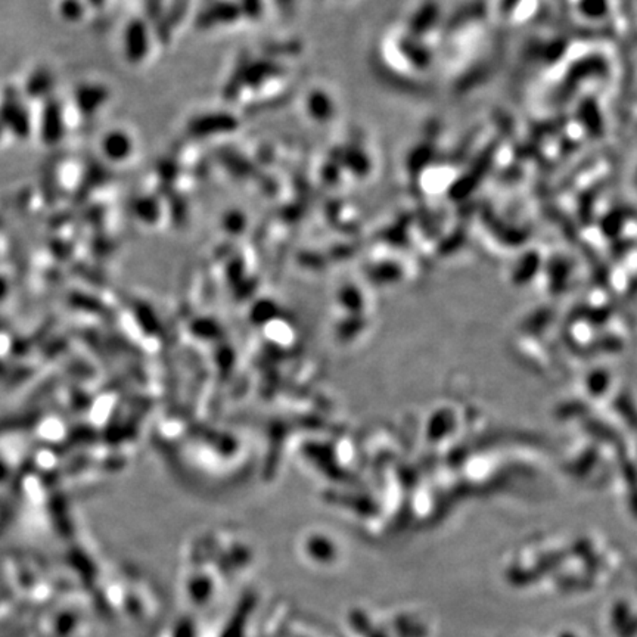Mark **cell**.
<instances>
[{
	"instance_id": "1",
	"label": "cell",
	"mask_w": 637,
	"mask_h": 637,
	"mask_svg": "<svg viewBox=\"0 0 637 637\" xmlns=\"http://www.w3.org/2000/svg\"><path fill=\"white\" fill-rule=\"evenodd\" d=\"M0 125L18 139H27L33 132L30 111L15 89L5 92L0 102Z\"/></svg>"
},
{
	"instance_id": "2",
	"label": "cell",
	"mask_w": 637,
	"mask_h": 637,
	"mask_svg": "<svg viewBox=\"0 0 637 637\" xmlns=\"http://www.w3.org/2000/svg\"><path fill=\"white\" fill-rule=\"evenodd\" d=\"M67 132L64 108L55 98L45 100L38 122V136L45 147H58Z\"/></svg>"
},
{
	"instance_id": "3",
	"label": "cell",
	"mask_w": 637,
	"mask_h": 637,
	"mask_svg": "<svg viewBox=\"0 0 637 637\" xmlns=\"http://www.w3.org/2000/svg\"><path fill=\"white\" fill-rule=\"evenodd\" d=\"M125 53L129 63L137 64L147 56L149 51V38L147 26L140 19H133L125 30Z\"/></svg>"
},
{
	"instance_id": "4",
	"label": "cell",
	"mask_w": 637,
	"mask_h": 637,
	"mask_svg": "<svg viewBox=\"0 0 637 637\" xmlns=\"http://www.w3.org/2000/svg\"><path fill=\"white\" fill-rule=\"evenodd\" d=\"M110 99V92L105 86L98 83H83L74 92V102L77 110L86 115H95Z\"/></svg>"
},
{
	"instance_id": "5",
	"label": "cell",
	"mask_w": 637,
	"mask_h": 637,
	"mask_svg": "<svg viewBox=\"0 0 637 637\" xmlns=\"http://www.w3.org/2000/svg\"><path fill=\"white\" fill-rule=\"evenodd\" d=\"M238 120L231 114H209L196 117L188 126V132L194 136H211L235 132Z\"/></svg>"
},
{
	"instance_id": "6",
	"label": "cell",
	"mask_w": 637,
	"mask_h": 637,
	"mask_svg": "<svg viewBox=\"0 0 637 637\" xmlns=\"http://www.w3.org/2000/svg\"><path fill=\"white\" fill-rule=\"evenodd\" d=\"M100 151L108 161L121 162L132 155L133 140L126 132L111 130L102 137Z\"/></svg>"
},
{
	"instance_id": "7",
	"label": "cell",
	"mask_w": 637,
	"mask_h": 637,
	"mask_svg": "<svg viewBox=\"0 0 637 637\" xmlns=\"http://www.w3.org/2000/svg\"><path fill=\"white\" fill-rule=\"evenodd\" d=\"M55 88V77L46 67L36 68L27 78L24 88L30 99H49Z\"/></svg>"
},
{
	"instance_id": "8",
	"label": "cell",
	"mask_w": 637,
	"mask_h": 637,
	"mask_svg": "<svg viewBox=\"0 0 637 637\" xmlns=\"http://www.w3.org/2000/svg\"><path fill=\"white\" fill-rule=\"evenodd\" d=\"M241 15V8L236 4L219 2L204 11L198 18V26L209 28L217 26V23H232Z\"/></svg>"
},
{
	"instance_id": "9",
	"label": "cell",
	"mask_w": 637,
	"mask_h": 637,
	"mask_svg": "<svg viewBox=\"0 0 637 637\" xmlns=\"http://www.w3.org/2000/svg\"><path fill=\"white\" fill-rule=\"evenodd\" d=\"M307 110L317 121L332 120L335 112L332 99L330 98V95H326L322 90H315L307 98Z\"/></svg>"
},
{
	"instance_id": "10",
	"label": "cell",
	"mask_w": 637,
	"mask_h": 637,
	"mask_svg": "<svg viewBox=\"0 0 637 637\" xmlns=\"http://www.w3.org/2000/svg\"><path fill=\"white\" fill-rule=\"evenodd\" d=\"M339 162L342 164V167L359 176H364L371 172V159L359 148L345 149L344 152H341Z\"/></svg>"
},
{
	"instance_id": "11",
	"label": "cell",
	"mask_w": 637,
	"mask_h": 637,
	"mask_svg": "<svg viewBox=\"0 0 637 637\" xmlns=\"http://www.w3.org/2000/svg\"><path fill=\"white\" fill-rule=\"evenodd\" d=\"M59 15L68 23H78L85 18L86 8L83 0H60L58 6Z\"/></svg>"
},
{
	"instance_id": "12",
	"label": "cell",
	"mask_w": 637,
	"mask_h": 637,
	"mask_svg": "<svg viewBox=\"0 0 637 637\" xmlns=\"http://www.w3.org/2000/svg\"><path fill=\"white\" fill-rule=\"evenodd\" d=\"M135 210L140 217H155L158 214L157 199L152 196H142L135 204Z\"/></svg>"
},
{
	"instance_id": "13",
	"label": "cell",
	"mask_w": 637,
	"mask_h": 637,
	"mask_svg": "<svg viewBox=\"0 0 637 637\" xmlns=\"http://www.w3.org/2000/svg\"><path fill=\"white\" fill-rule=\"evenodd\" d=\"M88 2L92 5V6H95V8H99V6H102L104 5V2L105 0H88Z\"/></svg>"
},
{
	"instance_id": "14",
	"label": "cell",
	"mask_w": 637,
	"mask_h": 637,
	"mask_svg": "<svg viewBox=\"0 0 637 637\" xmlns=\"http://www.w3.org/2000/svg\"><path fill=\"white\" fill-rule=\"evenodd\" d=\"M4 133H5V129L2 127V125H0V139H2V136H4Z\"/></svg>"
}]
</instances>
